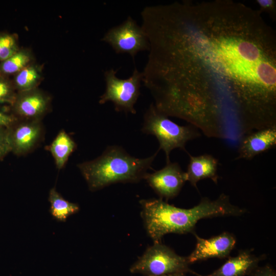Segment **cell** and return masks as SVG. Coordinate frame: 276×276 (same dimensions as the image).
<instances>
[{
	"label": "cell",
	"mask_w": 276,
	"mask_h": 276,
	"mask_svg": "<svg viewBox=\"0 0 276 276\" xmlns=\"http://www.w3.org/2000/svg\"><path fill=\"white\" fill-rule=\"evenodd\" d=\"M244 10L220 3L183 9L166 27L160 51L175 81L253 117L276 104L275 60L266 29Z\"/></svg>",
	"instance_id": "6da1fadb"
},
{
	"label": "cell",
	"mask_w": 276,
	"mask_h": 276,
	"mask_svg": "<svg viewBox=\"0 0 276 276\" xmlns=\"http://www.w3.org/2000/svg\"><path fill=\"white\" fill-rule=\"evenodd\" d=\"M158 150L151 156L139 158L131 156L121 147L108 146L97 158L78 165L91 191L111 184L137 182L151 168Z\"/></svg>",
	"instance_id": "7a4b0ae2"
},
{
	"label": "cell",
	"mask_w": 276,
	"mask_h": 276,
	"mask_svg": "<svg viewBox=\"0 0 276 276\" xmlns=\"http://www.w3.org/2000/svg\"><path fill=\"white\" fill-rule=\"evenodd\" d=\"M142 131L157 138L159 144L158 150L162 149L165 152L167 163L170 162L169 155L171 151L179 148L186 151V143L200 135L196 127L175 123L157 110L153 103L144 114Z\"/></svg>",
	"instance_id": "3957f363"
},
{
	"label": "cell",
	"mask_w": 276,
	"mask_h": 276,
	"mask_svg": "<svg viewBox=\"0 0 276 276\" xmlns=\"http://www.w3.org/2000/svg\"><path fill=\"white\" fill-rule=\"evenodd\" d=\"M187 257L176 254L169 247L161 243H154L130 268L132 273L146 276H159L173 273H198L190 267Z\"/></svg>",
	"instance_id": "277c9868"
},
{
	"label": "cell",
	"mask_w": 276,
	"mask_h": 276,
	"mask_svg": "<svg viewBox=\"0 0 276 276\" xmlns=\"http://www.w3.org/2000/svg\"><path fill=\"white\" fill-rule=\"evenodd\" d=\"M117 71L111 68L105 72V90L99 103L103 104L110 101L117 111L135 114L134 105L140 95L143 73L135 67L131 76L123 79L117 77Z\"/></svg>",
	"instance_id": "5b68a950"
},
{
	"label": "cell",
	"mask_w": 276,
	"mask_h": 276,
	"mask_svg": "<svg viewBox=\"0 0 276 276\" xmlns=\"http://www.w3.org/2000/svg\"><path fill=\"white\" fill-rule=\"evenodd\" d=\"M101 40L108 43L116 53L128 54L133 60L138 52L149 50L144 31L130 16L108 30Z\"/></svg>",
	"instance_id": "8992f818"
},
{
	"label": "cell",
	"mask_w": 276,
	"mask_h": 276,
	"mask_svg": "<svg viewBox=\"0 0 276 276\" xmlns=\"http://www.w3.org/2000/svg\"><path fill=\"white\" fill-rule=\"evenodd\" d=\"M144 179L161 199L167 200L176 197L187 181L186 172L179 164L170 162L162 169L148 173Z\"/></svg>",
	"instance_id": "52a82bcc"
},
{
	"label": "cell",
	"mask_w": 276,
	"mask_h": 276,
	"mask_svg": "<svg viewBox=\"0 0 276 276\" xmlns=\"http://www.w3.org/2000/svg\"><path fill=\"white\" fill-rule=\"evenodd\" d=\"M8 129L11 152L17 155L30 152L39 144L44 134L41 120H17Z\"/></svg>",
	"instance_id": "ba28073f"
},
{
	"label": "cell",
	"mask_w": 276,
	"mask_h": 276,
	"mask_svg": "<svg viewBox=\"0 0 276 276\" xmlns=\"http://www.w3.org/2000/svg\"><path fill=\"white\" fill-rule=\"evenodd\" d=\"M51 98L38 88L17 92L13 103L9 106L18 120H41L48 112Z\"/></svg>",
	"instance_id": "9c48e42d"
},
{
	"label": "cell",
	"mask_w": 276,
	"mask_h": 276,
	"mask_svg": "<svg viewBox=\"0 0 276 276\" xmlns=\"http://www.w3.org/2000/svg\"><path fill=\"white\" fill-rule=\"evenodd\" d=\"M196 240L194 250L187 257L190 264L211 258L225 259L228 257L236 243L235 236L224 232L209 239H204L193 233Z\"/></svg>",
	"instance_id": "30bf717a"
},
{
	"label": "cell",
	"mask_w": 276,
	"mask_h": 276,
	"mask_svg": "<svg viewBox=\"0 0 276 276\" xmlns=\"http://www.w3.org/2000/svg\"><path fill=\"white\" fill-rule=\"evenodd\" d=\"M275 145L276 125L252 132L241 139L236 159L250 160Z\"/></svg>",
	"instance_id": "8fae6325"
},
{
	"label": "cell",
	"mask_w": 276,
	"mask_h": 276,
	"mask_svg": "<svg viewBox=\"0 0 276 276\" xmlns=\"http://www.w3.org/2000/svg\"><path fill=\"white\" fill-rule=\"evenodd\" d=\"M266 258L264 255L257 256L249 249L241 250L237 256L229 257L219 268L208 275L198 273L196 276H246L249 275Z\"/></svg>",
	"instance_id": "7c38bea8"
},
{
	"label": "cell",
	"mask_w": 276,
	"mask_h": 276,
	"mask_svg": "<svg viewBox=\"0 0 276 276\" xmlns=\"http://www.w3.org/2000/svg\"><path fill=\"white\" fill-rule=\"evenodd\" d=\"M189 155L190 160L185 172L187 181L196 188L197 182L204 179H211L217 184L219 178L217 174L218 159L210 154L196 156Z\"/></svg>",
	"instance_id": "4fadbf2b"
},
{
	"label": "cell",
	"mask_w": 276,
	"mask_h": 276,
	"mask_svg": "<svg viewBox=\"0 0 276 276\" xmlns=\"http://www.w3.org/2000/svg\"><path fill=\"white\" fill-rule=\"evenodd\" d=\"M76 146L75 141L64 130H61L58 133L48 147L58 169L60 170L64 167Z\"/></svg>",
	"instance_id": "5bb4252c"
},
{
	"label": "cell",
	"mask_w": 276,
	"mask_h": 276,
	"mask_svg": "<svg viewBox=\"0 0 276 276\" xmlns=\"http://www.w3.org/2000/svg\"><path fill=\"white\" fill-rule=\"evenodd\" d=\"M48 201L51 216L59 222L66 221L70 216L78 213L80 210L78 204L64 199L55 187L49 191Z\"/></svg>",
	"instance_id": "9a60e30c"
},
{
	"label": "cell",
	"mask_w": 276,
	"mask_h": 276,
	"mask_svg": "<svg viewBox=\"0 0 276 276\" xmlns=\"http://www.w3.org/2000/svg\"><path fill=\"white\" fill-rule=\"evenodd\" d=\"M42 78V67L34 62L13 75L12 80L17 92L38 88Z\"/></svg>",
	"instance_id": "2e32d148"
},
{
	"label": "cell",
	"mask_w": 276,
	"mask_h": 276,
	"mask_svg": "<svg viewBox=\"0 0 276 276\" xmlns=\"http://www.w3.org/2000/svg\"><path fill=\"white\" fill-rule=\"evenodd\" d=\"M33 62L32 52L27 49H19L9 58L0 62V74L7 77L14 75Z\"/></svg>",
	"instance_id": "e0dca14e"
},
{
	"label": "cell",
	"mask_w": 276,
	"mask_h": 276,
	"mask_svg": "<svg viewBox=\"0 0 276 276\" xmlns=\"http://www.w3.org/2000/svg\"><path fill=\"white\" fill-rule=\"evenodd\" d=\"M19 49L14 34L0 32V62L9 58Z\"/></svg>",
	"instance_id": "ac0fdd59"
},
{
	"label": "cell",
	"mask_w": 276,
	"mask_h": 276,
	"mask_svg": "<svg viewBox=\"0 0 276 276\" xmlns=\"http://www.w3.org/2000/svg\"><path fill=\"white\" fill-rule=\"evenodd\" d=\"M16 94L12 80L8 77L0 74V105L10 106Z\"/></svg>",
	"instance_id": "d6986e66"
},
{
	"label": "cell",
	"mask_w": 276,
	"mask_h": 276,
	"mask_svg": "<svg viewBox=\"0 0 276 276\" xmlns=\"http://www.w3.org/2000/svg\"><path fill=\"white\" fill-rule=\"evenodd\" d=\"M17 120L9 106L0 105V127L8 128Z\"/></svg>",
	"instance_id": "ffe728a7"
},
{
	"label": "cell",
	"mask_w": 276,
	"mask_h": 276,
	"mask_svg": "<svg viewBox=\"0 0 276 276\" xmlns=\"http://www.w3.org/2000/svg\"><path fill=\"white\" fill-rule=\"evenodd\" d=\"M11 152L7 128L0 127V160Z\"/></svg>",
	"instance_id": "44dd1931"
},
{
	"label": "cell",
	"mask_w": 276,
	"mask_h": 276,
	"mask_svg": "<svg viewBox=\"0 0 276 276\" xmlns=\"http://www.w3.org/2000/svg\"><path fill=\"white\" fill-rule=\"evenodd\" d=\"M249 276H276L275 270L269 264L258 266Z\"/></svg>",
	"instance_id": "7402d4cb"
},
{
	"label": "cell",
	"mask_w": 276,
	"mask_h": 276,
	"mask_svg": "<svg viewBox=\"0 0 276 276\" xmlns=\"http://www.w3.org/2000/svg\"><path fill=\"white\" fill-rule=\"evenodd\" d=\"M257 3L262 10H265L269 12L273 11L275 7V2L272 0H258Z\"/></svg>",
	"instance_id": "603a6c76"
},
{
	"label": "cell",
	"mask_w": 276,
	"mask_h": 276,
	"mask_svg": "<svg viewBox=\"0 0 276 276\" xmlns=\"http://www.w3.org/2000/svg\"><path fill=\"white\" fill-rule=\"evenodd\" d=\"M185 273H173L167 274H164L159 276H187Z\"/></svg>",
	"instance_id": "cb8c5ba5"
}]
</instances>
